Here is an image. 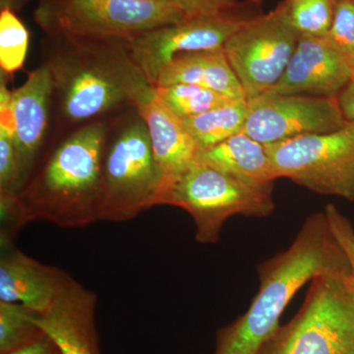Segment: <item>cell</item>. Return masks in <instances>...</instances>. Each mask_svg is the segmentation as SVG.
I'll list each match as a JSON object with an SVG mask.
<instances>
[{
    "mask_svg": "<svg viewBox=\"0 0 354 354\" xmlns=\"http://www.w3.org/2000/svg\"><path fill=\"white\" fill-rule=\"evenodd\" d=\"M37 315L23 304L0 301V354L25 348L46 335Z\"/></svg>",
    "mask_w": 354,
    "mask_h": 354,
    "instance_id": "cell-21",
    "label": "cell"
},
{
    "mask_svg": "<svg viewBox=\"0 0 354 354\" xmlns=\"http://www.w3.org/2000/svg\"><path fill=\"white\" fill-rule=\"evenodd\" d=\"M153 88L158 101L179 120L194 118L234 101L221 93L196 85L176 84Z\"/></svg>",
    "mask_w": 354,
    "mask_h": 354,
    "instance_id": "cell-20",
    "label": "cell"
},
{
    "mask_svg": "<svg viewBox=\"0 0 354 354\" xmlns=\"http://www.w3.org/2000/svg\"><path fill=\"white\" fill-rule=\"evenodd\" d=\"M299 34L290 24L283 2L242 26L223 46L247 99L279 82L297 48Z\"/></svg>",
    "mask_w": 354,
    "mask_h": 354,
    "instance_id": "cell-10",
    "label": "cell"
},
{
    "mask_svg": "<svg viewBox=\"0 0 354 354\" xmlns=\"http://www.w3.org/2000/svg\"><path fill=\"white\" fill-rule=\"evenodd\" d=\"M20 191L17 155L12 125L0 124V192Z\"/></svg>",
    "mask_w": 354,
    "mask_h": 354,
    "instance_id": "cell-25",
    "label": "cell"
},
{
    "mask_svg": "<svg viewBox=\"0 0 354 354\" xmlns=\"http://www.w3.org/2000/svg\"><path fill=\"white\" fill-rule=\"evenodd\" d=\"M348 120L339 97L263 93L247 99L245 132L265 146L341 129Z\"/></svg>",
    "mask_w": 354,
    "mask_h": 354,
    "instance_id": "cell-11",
    "label": "cell"
},
{
    "mask_svg": "<svg viewBox=\"0 0 354 354\" xmlns=\"http://www.w3.org/2000/svg\"><path fill=\"white\" fill-rule=\"evenodd\" d=\"M41 57L53 82V121L64 134L136 109L153 92L125 39L44 35Z\"/></svg>",
    "mask_w": 354,
    "mask_h": 354,
    "instance_id": "cell-1",
    "label": "cell"
},
{
    "mask_svg": "<svg viewBox=\"0 0 354 354\" xmlns=\"http://www.w3.org/2000/svg\"><path fill=\"white\" fill-rule=\"evenodd\" d=\"M184 19L183 11L160 0H39L34 11L44 35L128 41Z\"/></svg>",
    "mask_w": 354,
    "mask_h": 354,
    "instance_id": "cell-7",
    "label": "cell"
},
{
    "mask_svg": "<svg viewBox=\"0 0 354 354\" xmlns=\"http://www.w3.org/2000/svg\"><path fill=\"white\" fill-rule=\"evenodd\" d=\"M262 0L239 1L221 12L186 18L128 41L133 62L155 85L158 72L177 55L218 50L248 21L262 14Z\"/></svg>",
    "mask_w": 354,
    "mask_h": 354,
    "instance_id": "cell-9",
    "label": "cell"
},
{
    "mask_svg": "<svg viewBox=\"0 0 354 354\" xmlns=\"http://www.w3.org/2000/svg\"><path fill=\"white\" fill-rule=\"evenodd\" d=\"M111 120L65 133L46 151L18 193L28 221H48L62 227L99 221L102 155Z\"/></svg>",
    "mask_w": 354,
    "mask_h": 354,
    "instance_id": "cell-3",
    "label": "cell"
},
{
    "mask_svg": "<svg viewBox=\"0 0 354 354\" xmlns=\"http://www.w3.org/2000/svg\"><path fill=\"white\" fill-rule=\"evenodd\" d=\"M97 298L93 291L67 274L50 308L37 320L62 354H101L95 327Z\"/></svg>",
    "mask_w": 354,
    "mask_h": 354,
    "instance_id": "cell-14",
    "label": "cell"
},
{
    "mask_svg": "<svg viewBox=\"0 0 354 354\" xmlns=\"http://www.w3.org/2000/svg\"><path fill=\"white\" fill-rule=\"evenodd\" d=\"M246 116L247 99H241L180 120L198 149L205 150L243 131Z\"/></svg>",
    "mask_w": 354,
    "mask_h": 354,
    "instance_id": "cell-19",
    "label": "cell"
},
{
    "mask_svg": "<svg viewBox=\"0 0 354 354\" xmlns=\"http://www.w3.org/2000/svg\"><path fill=\"white\" fill-rule=\"evenodd\" d=\"M325 38L346 58L354 74V0H335L334 18Z\"/></svg>",
    "mask_w": 354,
    "mask_h": 354,
    "instance_id": "cell-24",
    "label": "cell"
},
{
    "mask_svg": "<svg viewBox=\"0 0 354 354\" xmlns=\"http://www.w3.org/2000/svg\"><path fill=\"white\" fill-rule=\"evenodd\" d=\"M351 64L327 39L300 37L279 82L266 93L339 97L353 81Z\"/></svg>",
    "mask_w": 354,
    "mask_h": 354,
    "instance_id": "cell-13",
    "label": "cell"
},
{
    "mask_svg": "<svg viewBox=\"0 0 354 354\" xmlns=\"http://www.w3.org/2000/svg\"><path fill=\"white\" fill-rule=\"evenodd\" d=\"M67 274L17 250L1 247L0 301L20 304L37 313L50 308Z\"/></svg>",
    "mask_w": 354,
    "mask_h": 354,
    "instance_id": "cell-15",
    "label": "cell"
},
{
    "mask_svg": "<svg viewBox=\"0 0 354 354\" xmlns=\"http://www.w3.org/2000/svg\"><path fill=\"white\" fill-rule=\"evenodd\" d=\"M324 213L327 218L333 234L348 257L349 265H351V281L354 286V228L353 225L348 218L342 215L337 207L333 204L327 205Z\"/></svg>",
    "mask_w": 354,
    "mask_h": 354,
    "instance_id": "cell-26",
    "label": "cell"
},
{
    "mask_svg": "<svg viewBox=\"0 0 354 354\" xmlns=\"http://www.w3.org/2000/svg\"><path fill=\"white\" fill-rule=\"evenodd\" d=\"M187 84L209 88L234 100L247 99L223 48L177 55L158 72L153 87Z\"/></svg>",
    "mask_w": 354,
    "mask_h": 354,
    "instance_id": "cell-17",
    "label": "cell"
},
{
    "mask_svg": "<svg viewBox=\"0 0 354 354\" xmlns=\"http://www.w3.org/2000/svg\"><path fill=\"white\" fill-rule=\"evenodd\" d=\"M8 354H62V353L57 342L46 333V335L38 341Z\"/></svg>",
    "mask_w": 354,
    "mask_h": 354,
    "instance_id": "cell-28",
    "label": "cell"
},
{
    "mask_svg": "<svg viewBox=\"0 0 354 354\" xmlns=\"http://www.w3.org/2000/svg\"><path fill=\"white\" fill-rule=\"evenodd\" d=\"M183 11L186 18L209 15L230 8L239 0H160Z\"/></svg>",
    "mask_w": 354,
    "mask_h": 354,
    "instance_id": "cell-27",
    "label": "cell"
},
{
    "mask_svg": "<svg viewBox=\"0 0 354 354\" xmlns=\"http://www.w3.org/2000/svg\"><path fill=\"white\" fill-rule=\"evenodd\" d=\"M99 221L123 223L158 206L165 174L138 109L111 118L104 143Z\"/></svg>",
    "mask_w": 354,
    "mask_h": 354,
    "instance_id": "cell-4",
    "label": "cell"
},
{
    "mask_svg": "<svg viewBox=\"0 0 354 354\" xmlns=\"http://www.w3.org/2000/svg\"><path fill=\"white\" fill-rule=\"evenodd\" d=\"M260 354H354L351 277L314 279L301 309L279 328Z\"/></svg>",
    "mask_w": 354,
    "mask_h": 354,
    "instance_id": "cell-6",
    "label": "cell"
},
{
    "mask_svg": "<svg viewBox=\"0 0 354 354\" xmlns=\"http://www.w3.org/2000/svg\"><path fill=\"white\" fill-rule=\"evenodd\" d=\"M136 109L145 120L153 156L164 172L165 188L195 162L199 149L184 129L181 120L158 101L155 88L152 95L140 102Z\"/></svg>",
    "mask_w": 354,
    "mask_h": 354,
    "instance_id": "cell-16",
    "label": "cell"
},
{
    "mask_svg": "<svg viewBox=\"0 0 354 354\" xmlns=\"http://www.w3.org/2000/svg\"><path fill=\"white\" fill-rule=\"evenodd\" d=\"M30 34L17 13L8 8L0 9V67L12 76L24 66Z\"/></svg>",
    "mask_w": 354,
    "mask_h": 354,
    "instance_id": "cell-22",
    "label": "cell"
},
{
    "mask_svg": "<svg viewBox=\"0 0 354 354\" xmlns=\"http://www.w3.org/2000/svg\"><path fill=\"white\" fill-rule=\"evenodd\" d=\"M195 160L260 187H272L278 179L264 144L243 131L212 148L198 150Z\"/></svg>",
    "mask_w": 354,
    "mask_h": 354,
    "instance_id": "cell-18",
    "label": "cell"
},
{
    "mask_svg": "<svg viewBox=\"0 0 354 354\" xmlns=\"http://www.w3.org/2000/svg\"><path fill=\"white\" fill-rule=\"evenodd\" d=\"M28 1L29 0H0V7H1V9H10V10L17 13L25 6Z\"/></svg>",
    "mask_w": 354,
    "mask_h": 354,
    "instance_id": "cell-30",
    "label": "cell"
},
{
    "mask_svg": "<svg viewBox=\"0 0 354 354\" xmlns=\"http://www.w3.org/2000/svg\"><path fill=\"white\" fill-rule=\"evenodd\" d=\"M351 265L325 213L304 221L291 245L259 267L260 290L244 315L216 335L215 354H260L300 288L319 277H351Z\"/></svg>",
    "mask_w": 354,
    "mask_h": 354,
    "instance_id": "cell-2",
    "label": "cell"
},
{
    "mask_svg": "<svg viewBox=\"0 0 354 354\" xmlns=\"http://www.w3.org/2000/svg\"><path fill=\"white\" fill-rule=\"evenodd\" d=\"M290 24L300 37L327 36L334 18L335 0H283Z\"/></svg>",
    "mask_w": 354,
    "mask_h": 354,
    "instance_id": "cell-23",
    "label": "cell"
},
{
    "mask_svg": "<svg viewBox=\"0 0 354 354\" xmlns=\"http://www.w3.org/2000/svg\"><path fill=\"white\" fill-rule=\"evenodd\" d=\"M272 187H260L239 180L195 160L165 185L158 205L185 209L194 221L196 241L213 244L232 216L272 215L274 209Z\"/></svg>",
    "mask_w": 354,
    "mask_h": 354,
    "instance_id": "cell-5",
    "label": "cell"
},
{
    "mask_svg": "<svg viewBox=\"0 0 354 354\" xmlns=\"http://www.w3.org/2000/svg\"><path fill=\"white\" fill-rule=\"evenodd\" d=\"M266 149L278 178L354 201L353 121L335 131L295 137Z\"/></svg>",
    "mask_w": 354,
    "mask_h": 354,
    "instance_id": "cell-8",
    "label": "cell"
},
{
    "mask_svg": "<svg viewBox=\"0 0 354 354\" xmlns=\"http://www.w3.org/2000/svg\"><path fill=\"white\" fill-rule=\"evenodd\" d=\"M339 102L346 120L354 122V81H351L339 94Z\"/></svg>",
    "mask_w": 354,
    "mask_h": 354,
    "instance_id": "cell-29",
    "label": "cell"
},
{
    "mask_svg": "<svg viewBox=\"0 0 354 354\" xmlns=\"http://www.w3.org/2000/svg\"><path fill=\"white\" fill-rule=\"evenodd\" d=\"M53 99L50 72L43 64L28 73L22 86L12 90L11 111L20 191L46 153L44 147L53 122Z\"/></svg>",
    "mask_w": 354,
    "mask_h": 354,
    "instance_id": "cell-12",
    "label": "cell"
}]
</instances>
